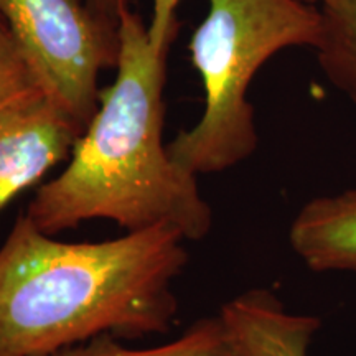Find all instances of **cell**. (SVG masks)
<instances>
[{"mask_svg": "<svg viewBox=\"0 0 356 356\" xmlns=\"http://www.w3.org/2000/svg\"><path fill=\"white\" fill-rule=\"evenodd\" d=\"M170 225L66 243L19 215L0 246V356H48L99 335H165L188 262Z\"/></svg>", "mask_w": 356, "mask_h": 356, "instance_id": "cell-1", "label": "cell"}, {"mask_svg": "<svg viewBox=\"0 0 356 356\" xmlns=\"http://www.w3.org/2000/svg\"><path fill=\"white\" fill-rule=\"evenodd\" d=\"M119 38L115 81L101 89L63 172L38 186L25 215L50 236L109 220L126 231L170 225L186 241H202L213 211L197 177L173 162L162 140L170 48H154L129 0L119 7Z\"/></svg>", "mask_w": 356, "mask_h": 356, "instance_id": "cell-2", "label": "cell"}, {"mask_svg": "<svg viewBox=\"0 0 356 356\" xmlns=\"http://www.w3.org/2000/svg\"><path fill=\"white\" fill-rule=\"evenodd\" d=\"M208 15L188 50L204 89V111L167 144L178 167L198 177L220 173L254 154L259 137L248 101L252 78L275 53L317 47L320 12L300 0H208Z\"/></svg>", "mask_w": 356, "mask_h": 356, "instance_id": "cell-3", "label": "cell"}, {"mask_svg": "<svg viewBox=\"0 0 356 356\" xmlns=\"http://www.w3.org/2000/svg\"><path fill=\"white\" fill-rule=\"evenodd\" d=\"M0 17L44 95L86 129L99 106V73L118 68L119 22L79 0H0Z\"/></svg>", "mask_w": 356, "mask_h": 356, "instance_id": "cell-4", "label": "cell"}, {"mask_svg": "<svg viewBox=\"0 0 356 356\" xmlns=\"http://www.w3.org/2000/svg\"><path fill=\"white\" fill-rule=\"evenodd\" d=\"M84 131L48 96L0 118V213L68 160Z\"/></svg>", "mask_w": 356, "mask_h": 356, "instance_id": "cell-5", "label": "cell"}, {"mask_svg": "<svg viewBox=\"0 0 356 356\" xmlns=\"http://www.w3.org/2000/svg\"><path fill=\"white\" fill-rule=\"evenodd\" d=\"M289 244L314 273H356V188L305 203Z\"/></svg>", "mask_w": 356, "mask_h": 356, "instance_id": "cell-6", "label": "cell"}, {"mask_svg": "<svg viewBox=\"0 0 356 356\" xmlns=\"http://www.w3.org/2000/svg\"><path fill=\"white\" fill-rule=\"evenodd\" d=\"M48 356H239L220 315L200 318L177 340L152 348H129L113 335H99Z\"/></svg>", "mask_w": 356, "mask_h": 356, "instance_id": "cell-7", "label": "cell"}, {"mask_svg": "<svg viewBox=\"0 0 356 356\" xmlns=\"http://www.w3.org/2000/svg\"><path fill=\"white\" fill-rule=\"evenodd\" d=\"M318 12L320 70L356 106V0H322Z\"/></svg>", "mask_w": 356, "mask_h": 356, "instance_id": "cell-8", "label": "cell"}, {"mask_svg": "<svg viewBox=\"0 0 356 356\" xmlns=\"http://www.w3.org/2000/svg\"><path fill=\"white\" fill-rule=\"evenodd\" d=\"M42 84L0 17V118L44 97Z\"/></svg>", "mask_w": 356, "mask_h": 356, "instance_id": "cell-9", "label": "cell"}, {"mask_svg": "<svg viewBox=\"0 0 356 356\" xmlns=\"http://www.w3.org/2000/svg\"><path fill=\"white\" fill-rule=\"evenodd\" d=\"M180 0H152V22L147 26L150 43L157 50L170 48L172 40L178 32L175 10Z\"/></svg>", "mask_w": 356, "mask_h": 356, "instance_id": "cell-10", "label": "cell"}, {"mask_svg": "<svg viewBox=\"0 0 356 356\" xmlns=\"http://www.w3.org/2000/svg\"><path fill=\"white\" fill-rule=\"evenodd\" d=\"M121 2L122 0H86L88 6L96 13L114 22H119V7H121Z\"/></svg>", "mask_w": 356, "mask_h": 356, "instance_id": "cell-11", "label": "cell"}, {"mask_svg": "<svg viewBox=\"0 0 356 356\" xmlns=\"http://www.w3.org/2000/svg\"><path fill=\"white\" fill-rule=\"evenodd\" d=\"M300 2L309 3V6H315V3H320V2H322V0H300Z\"/></svg>", "mask_w": 356, "mask_h": 356, "instance_id": "cell-12", "label": "cell"}, {"mask_svg": "<svg viewBox=\"0 0 356 356\" xmlns=\"http://www.w3.org/2000/svg\"><path fill=\"white\" fill-rule=\"evenodd\" d=\"M291 356H307V351H299V353H293Z\"/></svg>", "mask_w": 356, "mask_h": 356, "instance_id": "cell-13", "label": "cell"}]
</instances>
